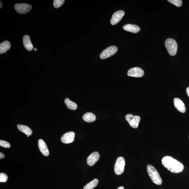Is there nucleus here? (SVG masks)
<instances>
[{
	"label": "nucleus",
	"mask_w": 189,
	"mask_h": 189,
	"mask_svg": "<svg viewBox=\"0 0 189 189\" xmlns=\"http://www.w3.org/2000/svg\"><path fill=\"white\" fill-rule=\"evenodd\" d=\"M162 161L164 167L172 173L181 172L184 168L183 164L170 156L164 157L162 159Z\"/></svg>",
	"instance_id": "f257e3e1"
},
{
	"label": "nucleus",
	"mask_w": 189,
	"mask_h": 189,
	"mask_svg": "<svg viewBox=\"0 0 189 189\" xmlns=\"http://www.w3.org/2000/svg\"><path fill=\"white\" fill-rule=\"evenodd\" d=\"M147 172L152 181L155 184L159 185L162 184V180L158 171L151 165L147 167Z\"/></svg>",
	"instance_id": "f03ea898"
},
{
	"label": "nucleus",
	"mask_w": 189,
	"mask_h": 189,
	"mask_svg": "<svg viewBox=\"0 0 189 189\" xmlns=\"http://www.w3.org/2000/svg\"><path fill=\"white\" fill-rule=\"evenodd\" d=\"M165 45L168 52L171 56L176 55L177 53L178 45L175 40L172 38L167 39L165 41Z\"/></svg>",
	"instance_id": "7ed1b4c3"
},
{
	"label": "nucleus",
	"mask_w": 189,
	"mask_h": 189,
	"mask_svg": "<svg viewBox=\"0 0 189 189\" xmlns=\"http://www.w3.org/2000/svg\"><path fill=\"white\" fill-rule=\"evenodd\" d=\"M125 160L122 157H120L117 159L114 167L115 173L118 175L122 174L124 171Z\"/></svg>",
	"instance_id": "20e7f679"
},
{
	"label": "nucleus",
	"mask_w": 189,
	"mask_h": 189,
	"mask_svg": "<svg viewBox=\"0 0 189 189\" xmlns=\"http://www.w3.org/2000/svg\"><path fill=\"white\" fill-rule=\"evenodd\" d=\"M117 47L116 46H112L107 47L102 52L100 55V58L102 59H106L114 55L117 52Z\"/></svg>",
	"instance_id": "39448f33"
},
{
	"label": "nucleus",
	"mask_w": 189,
	"mask_h": 189,
	"mask_svg": "<svg viewBox=\"0 0 189 189\" xmlns=\"http://www.w3.org/2000/svg\"><path fill=\"white\" fill-rule=\"evenodd\" d=\"M125 119L131 126L134 128H137L140 121L141 117L138 116H134L132 114H128L125 116Z\"/></svg>",
	"instance_id": "423d86ee"
},
{
	"label": "nucleus",
	"mask_w": 189,
	"mask_h": 189,
	"mask_svg": "<svg viewBox=\"0 0 189 189\" xmlns=\"http://www.w3.org/2000/svg\"><path fill=\"white\" fill-rule=\"evenodd\" d=\"M32 8L30 4L25 3L17 4L15 5V9L16 11L19 14H24L28 13Z\"/></svg>",
	"instance_id": "0eeeda50"
},
{
	"label": "nucleus",
	"mask_w": 189,
	"mask_h": 189,
	"mask_svg": "<svg viewBox=\"0 0 189 189\" xmlns=\"http://www.w3.org/2000/svg\"><path fill=\"white\" fill-rule=\"evenodd\" d=\"M125 15V12L122 10L116 11L112 15L110 20V23L112 25H115L118 23L123 18Z\"/></svg>",
	"instance_id": "6e6552de"
},
{
	"label": "nucleus",
	"mask_w": 189,
	"mask_h": 189,
	"mask_svg": "<svg viewBox=\"0 0 189 189\" xmlns=\"http://www.w3.org/2000/svg\"><path fill=\"white\" fill-rule=\"evenodd\" d=\"M144 71L142 69L139 67L131 68L128 70V75L129 77H141L144 75Z\"/></svg>",
	"instance_id": "1a4fd4ad"
},
{
	"label": "nucleus",
	"mask_w": 189,
	"mask_h": 189,
	"mask_svg": "<svg viewBox=\"0 0 189 189\" xmlns=\"http://www.w3.org/2000/svg\"><path fill=\"white\" fill-rule=\"evenodd\" d=\"M75 133L70 131L63 134L61 138V141L63 143L68 144L74 142V140Z\"/></svg>",
	"instance_id": "9d476101"
},
{
	"label": "nucleus",
	"mask_w": 189,
	"mask_h": 189,
	"mask_svg": "<svg viewBox=\"0 0 189 189\" xmlns=\"http://www.w3.org/2000/svg\"><path fill=\"white\" fill-rule=\"evenodd\" d=\"M100 158L99 154L97 152H93L88 157L87 163L90 166H93L98 161Z\"/></svg>",
	"instance_id": "9b49d317"
},
{
	"label": "nucleus",
	"mask_w": 189,
	"mask_h": 189,
	"mask_svg": "<svg viewBox=\"0 0 189 189\" xmlns=\"http://www.w3.org/2000/svg\"><path fill=\"white\" fill-rule=\"evenodd\" d=\"M174 104L175 107L179 112L182 113H185L186 112V108L185 104L179 98H175Z\"/></svg>",
	"instance_id": "f8f14e48"
},
{
	"label": "nucleus",
	"mask_w": 189,
	"mask_h": 189,
	"mask_svg": "<svg viewBox=\"0 0 189 189\" xmlns=\"http://www.w3.org/2000/svg\"><path fill=\"white\" fill-rule=\"evenodd\" d=\"M38 147L41 153L44 156H48L49 155V151L47 145L41 139L38 141Z\"/></svg>",
	"instance_id": "ddd939ff"
},
{
	"label": "nucleus",
	"mask_w": 189,
	"mask_h": 189,
	"mask_svg": "<svg viewBox=\"0 0 189 189\" xmlns=\"http://www.w3.org/2000/svg\"><path fill=\"white\" fill-rule=\"evenodd\" d=\"M123 29L125 31L132 33H136L140 31V28L138 26L128 24L123 26Z\"/></svg>",
	"instance_id": "4468645a"
},
{
	"label": "nucleus",
	"mask_w": 189,
	"mask_h": 189,
	"mask_svg": "<svg viewBox=\"0 0 189 189\" xmlns=\"http://www.w3.org/2000/svg\"><path fill=\"white\" fill-rule=\"evenodd\" d=\"M23 42L25 48L26 50L31 51L32 50L33 46L31 43L30 38L28 35H25L23 39Z\"/></svg>",
	"instance_id": "2eb2a0df"
},
{
	"label": "nucleus",
	"mask_w": 189,
	"mask_h": 189,
	"mask_svg": "<svg viewBox=\"0 0 189 189\" xmlns=\"http://www.w3.org/2000/svg\"><path fill=\"white\" fill-rule=\"evenodd\" d=\"M83 119L84 121L88 123L93 122L96 119V116L91 112H87L83 116Z\"/></svg>",
	"instance_id": "dca6fc26"
},
{
	"label": "nucleus",
	"mask_w": 189,
	"mask_h": 189,
	"mask_svg": "<svg viewBox=\"0 0 189 189\" xmlns=\"http://www.w3.org/2000/svg\"><path fill=\"white\" fill-rule=\"evenodd\" d=\"M11 46V44L8 41H5L0 44V54H2L6 53L10 48Z\"/></svg>",
	"instance_id": "f3484780"
},
{
	"label": "nucleus",
	"mask_w": 189,
	"mask_h": 189,
	"mask_svg": "<svg viewBox=\"0 0 189 189\" xmlns=\"http://www.w3.org/2000/svg\"><path fill=\"white\" fill-rule=\"evenodd\" d=\"M17 128L20 131L26 134L27 136H30L33 132L31 129L26 125L19 124L17 125Z\"/></svg>",
	"instance_id": "a211bd4d"
},
{
	"label": "nucleus",
	"mask_w": 189,
	"mask_h": 189,
	"mask_svg": "<svg viewBox=\"0 0 189 189\" xmlns=\"http://www.w3.org/2000/svg\"><path fill=\"white\" fill-rule=\"evenodd\" d=\"M65 103L69 109L71 110H75L77 109V105L75 102L71 101L70 99L67 98L65 100Z\"/></svg>",
	"instance_id": "6ab92c4d"
},
{
	"label": "nucleus",
	"mask_w": 189,
	"mask_h": 189,
	"mask_svg": "<svg viewBox=\"0 0 189 189\" xmlns=\"http://www.w3.org/2000/svg\"><path fill=\"white\" fill-rule=\"evenodd\" d=\"M98 180L95 179L86 184L84 187V189H93L98 185Z\"/></svg>",
	"instance_id": "aec40b11"
},
{
	"label": "nucleus",
	"mask_w": 189,
	"mask_h": 189,
	"mask_svg": "<svg viewBox=\"0 0 189 189\" xmlns=\"http://www.w3.org/2000/svg\"><path fill=\"white\" fill-rule=\"evenodd\" d=\"M64 0H54L53 1L54 6L56 8H58L60 7L64 3Z\"/></svg>",
	"instance_id": "412c9836"
},
{
	"label": "nucleus",
	"mask_w": 189,
	"mask_h": 189,
	"mask_svg": "<svg viewBox=\"0 0 189 189\" xmlns=\"http://www.w3.org/2000/svg\"><path fill=\"white\" fill-rule=\"evenodd\" d=\"M168 1L178 7H181L182 5V1L181 0H168Z\"/></svg>",
	"instance_id": "4be33fe9"
},
{
	"label": "nucleus",
	"mask_w": 189,
	"mask_h": 189,
	"mask_svg": "<svg viewBox=\"0 0 189 189\" xmlns=\"http://www.w3.org/2000/svg\"><path fill=\"white\" fill-rule=\"evenodd\" d=\"M8 176L4 173L0 174V182L5 183L8 181Z\"/></svg>",
	"instance_id": "5701e85b"
},
{
	"label": "nucleus",
	"mask_w": 189,
	"mask_h": 189,
	"mask_svg": "<svg viewBox=\"0 0 189 189\" xmlns=\"http://www.w3.org/2000/svg\"><path fill=\"white\" fill-rule=\"evenodd\" d=\"M0 146L3 148H9L11 147V145L8 142L4 141H0Z\"/></svg>",
	"instance_id": "b1692460"
},
{
	"label": "nucleus",
	"mask_w": 189,
	"mask_h": 189,
	"mask_svg": "<svg viewBox=\"0 0 189 189\" xmlns=\"http://www.w3.org/2000/svg\"><path fill=\"white\" fill-rule=\"evenodd\" d=\"M5 155L1 152H0V159H2L4 158Z\"/></svg>",
	"instance_id": "393cba45"
},
{
	"label": "nucleus",
	"mask_w": 189,
	"mask_h": 189,
	"mask_svg": "<svg viewBox=\"0 0 189 189\" xmlns=\"http://www.w3.org/2000/svg\"><path fill=\"white\" fill-rule=\"evenodd\" d=\"M186 91L187 95H188V96L189 97V87L187 88Z\"/></svg>",
	"instance_id": "a878e982"
},
{
	"label": "nucleus",
	"mask_w": 189,
	"mask_h": 189,
	"mask_svg": "<svg viewBox=\"0 0 189 189\" xmlns=\"http://www.w3.org/2000/svg\"><path fill=\"white\" fill-rule=\"evenodd\" d=\"M117 189H124V188L123 186H120Z\"/></svg>",
	"instance_id": "bb28decb"
},
{
	"label": "nucleus",
	"mask_w": 189,
	"mask_h": 189,
	"mask_svg": "<svg viewBox=\"0 0 189 189\" xmlns=\"http://www.w3.org/2000/svg\"><path fill=\"white\" fill-rule=\"evenodd\" d=\"M2 2L1 1V6H0V8H1L2 7Z\"/></svg>",
	"instance_id": "cd10ccee"
},
{
	"label": "nucleus",
	"mask_w": 189,
	"mask_h": 189,
	"mask_svg": "<svg viewBox=\"0 0 189 189\" xmlns=\"http://www.w3.org/2000/svg\"><path fill=\"white\" fill-rule=\"evenodd\" d=\"M34 50L35 51H37V48H34Z\"/></svg>",
	"instance_id": "c85d7f7f"
},
{
	"label": "nucleus",
	"mask_w": 189,
	"mask_h": 189,
	"mask_svg": "<svg viewBox=\"0 0 189 189\" xmlns=\"http://www.w3.org/2000/svg\"></svg>",
	"instance_id": "c756f323"
}]
</instances>
